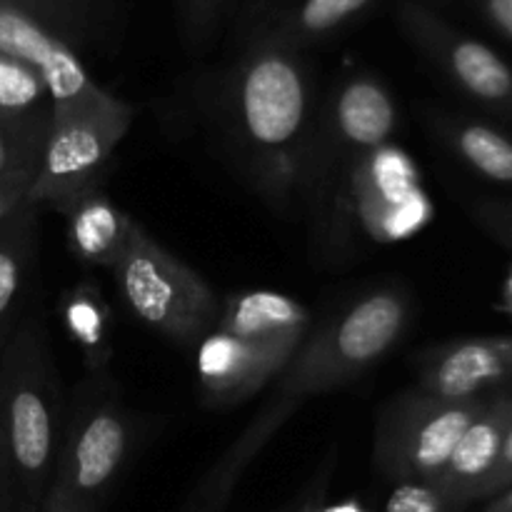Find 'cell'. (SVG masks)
<instances>
[{"instance_id":"6da1fadb","label":"cell","mask_w":512,"mask_h":512,"mask_svg":"<svg viewBox=\"0 0 512 512\" xmlns=\"http://www.w3.org/2000/svg\"><path fill=\"white\" fill-rule=\"evenodd\" d=\"M318 108L303 53L248 38L223 83L225 133L245 178L275 213L300 208Z\"/></svg>"},{"instance_id":"7a4b0ae2","label":"cell","mask_w":512,"mask_h":512,"mask_svg":"<svg viewBox=\"0 0 512 512\" xmlns=\"http://www.w3.org/2000/svg\"><path fill=\"white\" fill-rule=\"evenodd\" d=\"M413 300L400 285L373 288L340 305L290 358L278 385L253 420L245 425L255 440L270 443L275 433L313 395L355 383L403 340Z\"/></svg>"},{"instance_id":"3957f363","label":"cell","mask_w":512,"mask_h":512,"mask_svg":"<svg viewBox=\"0 0 512 512\" xmlns=\"http://www.w3.org/2000/svg\"><path fill=\"white\" fill-rule=\"evenodd\" d=\"M58 365L40 315H23L0 350V448L18 512H40L63 438Z\"/></svg>"},{"instance_id":"277c9868","label":"cell","mask_w":512,"mask_h":512,"mask_svg":"<svg viewBox=\"0 0 512 512\" xmlns=\"http://www.w3.org/2000/svg\"><path fill=\"white\" fill-rule=\"evenodd\" d=\"M433 215L410 155L385 143L355 160L323 203L308 213L310 240L323 260L338 263L363 245L413 238Z\"/></svg>"},{"instance_id":"5b68a950","label":"cell","mask_w":512,"mask_h":512,"mask_svg":"<svg viewBox=\"0 0 512 512\" xmlns=\"http://www.w3.org/2000/svg\"><path fill=\"white\" fill-rule=\"evenodd\" d=\"M135 418L110 375H88L65 410L40 512H103L133 455Z\"/></svg>"},{"instance_id":"8992f818","label":"cell","mask_w":512,"mask_h":512,"mask_svg":"<svg viewBox=\"0 0 512 512\" xmlns=\"http://www.w3.org/2000/svg\"><path fill=\"white\" fill-rule=\"evenodd\" d=\"M108 273L125 308L180 348H198L218 323L220 300L208 280L165 250L140 223Z\"/></svg>"},{"instance_id":"52a82bcc","label":"cell","mask_w":512,"mask_h":512,"mask_svg":"<svg viewBox=\"0 0 512 512\" xmlns=\"http://www.w3.org/2000/svg\"><path fill=\"white\" fill-rule=\"evenodd\" d=\"M400 125L398 103L388 85L368 70L343 75L320 100L313 145L305 165L300 208L313 213L340 175L370 150L393 143Z\"/></svg>"},{"instance_id":"ba28073f","label":"cell","mask_w":512,"mask_h":512,"mask_svg":"<svg viewBox=\"0 0 512 512\" xmlns=\"http://www.w3.org/2000/svg\"><path fill=\"white\" fill-rule=\"evenodd\" d=\"M488 398L440 400L413 388L390 400L375 425V468L393 483H433Z\"/></svg>"},{"instance_id":"9c48e42d","label":"cell","mask_w":512,"mask_h":512,"mask_svg":"<svg viewBox=\"0 0 512 512\" xmlns=\"http://www.w3.org/2000/svg\"><path fill=\"white\" fill-rule=\"evenodd\" d=\"M133 120L135 108L123 98L105 108L53 115L28 198L63 215L88 190L103 185L105 168Z\"/></svg>"},{"instance_id":"30bf717a","label":"cell","mask_w":512,"mask_h":512,"mask_svg":"<svg viewBox=\"0 0 512 512\" xmlns=\"http://www.w3.org/2000/svg\"><path fill=\"white\" fill-rule=\"evenodd\" d=\"M0 53L13 55L40 75L53 100V115L105 108L118 100L95 83L78 50L28 0H0Z\"/></svg>"},{"instance_id":"8fae6325","label":"cell","mask_w":512,"mask_h":512,"mask_svg":"<svg viewBox=\"0 0 512 512\" xmlns=\"http://www.w3.org/2000/svg\"><path fill=\"white\" fill-rule=\"evenodd\" d=\"M403 33L475 103L512 115V68L480 40L450 28L443 18L415 3L398 13Z\"/></svg>"},{"instance_id":"7c38bea8","label":"cell","mask_w":512,"mask_h":512,"mask_svg":"<svg viewBox=\"0 0 512 512\" xmlns=\"http://www.w3.org/2000/svg\"><path fill=\"white\" fill-rule=\"evenodd\" d=\"M295 353L255 345L213 328L195 348L200 398L210 408H228L253 398L278 378Z\"/></svg>"},{"instance_id":"4fadbf2b","label":"cell","mask_w":512,"mask_h":512,"mask_svg":"<svg viewBox=\"0 0 512 512\" xmlns=\"http://www.w3.org/2000/svg\"><path fill=\"white\" fill-rule=\"evenodd\" d=\"M512 378V335L468 338L420 355L418 385L440 400L483 398Z\"/></svg>"},{"instance_id":"5bb4252c","label":"cell","mask_w":512,"mask_h":512,"mask_svg":"<svg viewBox=\"0 0 512 512\" xmlns=\"http://www.w3.org/2000/svg\"><path fill=\"white\" fill-rule=\"evenodd\" d=\"M512 423V395L488 398L478 418L468 425L463 438L455 445L443 473L430 485L443 493L455 510L480 498L485 480L495 470L503 450L505 433Z\"/></svg>"},{"instance_id":"9a60e30c","label":"cell","mask_w":512,"mask_h":512,"mask_svg":"<svg viewBox=\"0 0 512 512\" xmlns=\"http://www.w3.org/2000/svg\"><path fill=\"white\" fill-rule=\"evenodd\" d=\"M215 328L255 345L298 353L313 328V315L300 300L275 290H245L220 303Z\"/></svg>"},{"instance_id":"2e32d148","label":"cell","mask_w":512,"mask_h":512,"mask_svg":"<svg viewBox=\"0 0 512 512\" xmlns=\"http://www.w3.org/2000/svg\"><path fill=\"white\" fill-rule=\"evenodd\" d=\"M70 255L88 268L110 270L128 245L138 220L125 213L103 185L88 190L63 213Z\"/></svg>"},{"instance_id":"e0dca14e","label":"cell","mask_w":512,"mask_h":512,"mask_svg":"<svg viewBox=\"0 0 512 512\" xmlns=\"http://www.w3.org/2000/svg\"><path fill=\"white\" fill-rule=\"evenodd\" d=\"M378 0H278L265 10L250 38L298 50L323 40L363 18Z\"/></svg>"},{"instance_id":"ac0fdd59","label":"cell","mask_w":512,"mask_h":512,"mask_svg":"<svg viewBox=\"0 0 512 512\" xmlns=\"http://www.w3.org/2000/svg\"><path fill=\"white\" fill-rule=\"evenodd\" d=\"M40 205L25 198L0 223V343L20 323L25 288L38 258Z\"/></svg>"},{"instance_id":"d6986e66","label":"cell","mask_w":512,"mask_h":512,"mask_svg":"<svg viewBox=\"0 0 512 512\" xmlns=\"http://www.w3.org/2000/svg\"><path fill=\"white\" fill-rule=\"evenodd\" d=\"M60 320L78 348L88 375H110L115 345L110 335V308L93 280H80L60 295Z\"/></svg>"},{"instance_id":"ffe728a7","label":"cell","mask_w":512,"mask_h":512,"mask_svg":"<svg viewBox=\"0 0 512 512\" xmlns=\"http://www.w3.org/2000/svg\"><path fill=\"white\" fill-rule=\"evenodd\" d=\"M430 128L440 143L470 170L500 185H512V138L498 128L458 115H430Z\"/></svg>"},{"instance_id":"44dd1931","label":"cell","mask_w":512,"mask_h":512,"mask_svg":"<svg viewBox=\"0 0 512 512\" xmlns=\"http://www.w3.org/2000/svg\"><path fill=\"white\" fill-rule=\"evenodd\" d=\"M75 50L113 45L123 30V0H28Z\"/></svg>"},{"instance_id":"7402d4cb","label":"cell","mask_w":512,"mask_h":512,"mask_svg":"<svg viewBox=\"0 0 512 512\" xmlns=\"http://www.w3.org/2000/svg\"><path fill=\"white\" fill-rule=\"evenodd\" d=\"M260 450L263 448L255 445L250 435L240 433L238 440H233L230 448L200 478V483L195 485L180 512H225L240 478L248 470V465L258 458Z\"/></svg>"},{"instance_id":"603a6c76","label":"cell","mask_w":512,"mask_h":512,"mask_svg":"<svg viewBox=\"0 0 512 512\" xmlns=\"http://www.w3.org/2000/svg\"><path fill=\"white\" fill-rule=\"evenodd\" d=\"M53 118V100L40 75L18 58L0 53V120L43 123Z\"/></svg>"},{"instance_id":"cb8c5ba5","label":"cell","mask_w":512,"mask_h":512,"mask_svg":"<svg viewBox=\"0 0 512 512\" xmlns=\"http://www.w3.org/2000/svg\"><path fill=\"white\" fill-rule=\"evenodd\" d=\"M50 120L43 123H15L0 120V180L13 175L25 165L40 163Z\"/></svg>"},{"instance_id":"d4e9b609","label":"cell","mask_w":512,"mask_h":512,"mask_svg":"<svg viewBox=\"0 0 512 512\" xmlns=\"http://www.w3.org/2000/svg\"><path fill=\"white\" fill-rule=\"evenodd\" d=\"M385 512H455V508L435 485L400 483L390 495Z\"/></svg>"},{"instance_id":"484cf974","label":"cell","mask_w":512,"mask_h":512,"mask_svg":"<svg viewBox=\"0 0 512 512\" xmlns=\"http://www.w3.org/2000/svg\"><path fill=\"white\" fill-rule=\"evenodd\" d=\"M183 35L190 48H203L213 35L220 15L213 0H178Z\"/></svg>"},{"instance_id":"4316f807","label":"cell","mask_w":512,"mask_h":512,"mask_svg":"<svg viewBox=\"0 0 512 512\" xmlns=\"http://www.w3.org/2000/svg\"><path fill=\"white\" fill-rule=\"evenodd\" d=\"M330 473H333V458H328L323 463V470L318 473V478L310 483L308 493L293 505V512H370L360 500L345 498L328 503V485H330Z\"/></svg>"},{"instance_id":"83f0119b","label":"cell","mask_w":512,"mask_h":512,"mask_svg":"<svg viewBox=\"0 0 512 512\" xmlns=\"http://www.w3.org/2000/svg\"><path fill=\"white\" fill-rule=\"evenodd\" d=\"M40 163L25 165V168L15 170L13 175H8L5 180H0V223L28 198L30 185H33L35 175H38Z\"/></svg>"},{"instance_id":"f1b7e54d","label":"cell","mask_w":512,"mask_h":512,"mask_svg":"<svg viewBox=\"0 0 512 512\" xmlns=\"http://www.w3.org/2000/svg\"><path fill=\"white\" fill-rule=\"evenodd\" d=\"M510 485H512V423L508 433H505V443H503V450H500L498 463H495V470L490 473V478L485 480L478 500L495 498V495H500L503 490H508Z\"/></svg>"},{"instance_id":"f546056e","label":"cell","mask_w":512,"mask_h":512,"mask_svg":"<svg viewBox=\"0 0 512 512\" xmlns=\"http://www.w3.org/2000/svg\"><path fill=\"white\" fill-rule=\"evenodd\" d=\"M480 223L488 225L495 235H500L503 240L512 243V208H505V205H480L478 208Z\"/></svg>"},{"instance_id":"4dcf8cb0","label":"cell","mask_w":512,"mask_h":512,"mask_svg":"<svg viewBox=\"0 0 512 512\" xmlns=\"http://www.w3.org/2000/svg\"><path fill=\"white\" fill-rule=\"evenodd\" d=\"M490 23L512 38V0H480Z\"/></svg>"},{"instance_id":"1f68e13d","label":"cell","mask_w":512,"mask_h":512,"mask_svg":"<svg viewBox=\"0 0 512 512\" xmlns=\"http://www.w3.org/2000/svg\"><path fill=\"white\" fill-rule=\"evenodd\" d=\"M0 512H18L13 478H10V468L5 463L3 448H0Z\"/></svg>"},{"instance_id":"d6a6232c","label":"cell","mask_w":512,"mask_h":512,"mask_svg":"<svg viewBox=\"0 0 512 512\" xmlns=\"http://www.w3.org/2000/svg\"><path fill=\"white\" fill-rule=\"evenodd\" d=\"M485 512H512V485L500 495H495L488 503V508H485Z\"/></svg>"},{"instance_id":"836d02e7","label":"cell","mask_w":512,"mask_h":512,"mask_svg":"<svg viewBox=\"0 0 512 512\" xmlns=\"http://www.w3.org/2000/svg\"><path fill=\"white\" fill-rule=\"evenodd\" d=\"M500 310H503V313H508L512 318V293H508V290H503V298H500Z\"/></svg>"},{"instance_id":"e575fe53","label":"cell","mask_w":512,"mask_h":512,"mask_svg":"<svg viewBox=\"0 0 512 512\" xmlns=\"http://www.w3.org/2000/svg\"><path fill=\"white\" fill-rule=\"evenodd\" d=\"M213 3H215V10H218V15H220L225 10V5H230L233 0H213Z\"/></svg>"},{"instance_id":"d590c367","label":"cell","mask_w":512,"mask_h":512,"mask_svg":"<svg viewBox=\"0 0 512 512\" xmlns=\"http://www.w3.org/2000/svg\"><path fill=\"white\" fill-rule=\"evenodd\" d=\"M275 512H293V505H288V508H280V510H275Z\"/></svg>"}]
</instances>
